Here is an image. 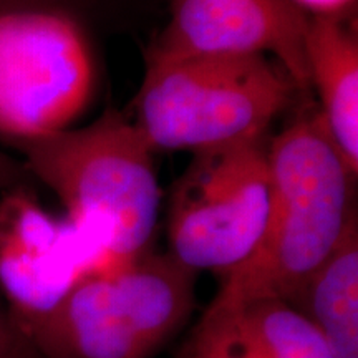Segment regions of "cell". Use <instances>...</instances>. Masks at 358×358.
<instances>
[{"label":"cell","instance_id":"cell-1","mask_svg":"<svg viewBox=\"0 0 358 358\" xmlns=\"http://www.w3.org/2000/svg\"><path fill=\"white\" fill-rule=\"evenodd\" d=\"M24 166L55 192L87 250L93 275L150 250L161 191L155 150L129 116L108 110L85 128L13 141Z\"/></svg>","mask_w":358,"mask_h":358},{"label":"cell","instance_id":"cell-2","mask_svg":"<svg viewBox=\"0 0 358 358\" xmlns=\"http://www.w3.org/2000/svg\"><path fill=\"white\" fill-rule=\"evenodd\" d=\"M271 204L266 229L249 259L221 280L203 317L249 302L287 301L357 213L355 179L340 158L319 113L297 120L268 141Z\"/></svg>","mask_w":358,"mask_h":358},{"label":"cell","instance_id":"cell-3","mask_svg":"<svg viewBox=\"0 0 358 358\" xmlns=\"http://www.w3.org/2000/svg\"><path fill=\"white\" fill-rule=\"evenodd\" d=\"M295 85L264 55H196L146 65L131 103L153 150H209L266 136Z\"/></svg>","mask_w":358,"mask_h":358},{"label":"cell","instance_id":"cell-4","mask_svg":"<svg viewBox=\"0 0 358 358\" xmlns=\"http://www.w3.org/2000/svg\"><path fill=\"white\" fill-rule=\"evenodd\" d=\"M196 275L171 252L150 249L85 277L27 335L42 358H151L189 319Z\"/></svg>","mask_w":358,"mask_h":358},{"label":"cell","instance_id":"cell-5","mask_svg":"<svg viewBox=\"0 0 358 358\" xmlns=\"http://www.w3.org/2000/svg\"><path fill=\"white\" fill-rule=\"evenodd\" d=\"M266 136L192 153L168 208L169 250L191 271L231 274L266 229L271 204Z\"/></svg>","mask_w":358,"mask_h":358},{"label":"cell","instance_id":"cell-6","mask_svg":"<svg viewBox=\"0 0 358 358\" xmlns=\"http://www.w3.org/2000/svg\"><path fill=\"white\" fill-rule=\"evenodd\" d=\"M88 38L62 12H0V134L35 140L69 129L95 92Z\"/></svg>","mask_w":358,"mask_h":358},{"label":"cell","instance_id":"cell-7","mask_svg":"<svg viewBox=\"0 0 358 358\" xmlns=\"http://www.w3.org/2000/svg\"><path fill=\"white\" fill-rule=\"evenodd\" d=\"M310 17L294 0H174L146 65L196 55L272 53L295 88H310L306 37Z\"/></svg>","mask_w":358,"mask_h":358},{"label":"cell","instance_id":"cell-8","mask_svg":"<svg viewBox=\"0 0 358 358\" xmlns=\"http://www.w3.org/2000/svg\"><path fill=\"white\" fill-rule=\"evenodd\" d=\"M88 275H93L92 262L65 217L45 211L22 186L3 192L0 295L25 334Z\"/></svg>","mask_w":358,"mask_h":358},{"label":"cell","instance_id":"cell-9","mask_svg":"<svg viewBox=\"0 0 358 358\" xmlns=\"http://www.w3.org/2000/svg\"><path fill=\"white\" fill-rule=\"evenodd\" d=\"M319 116L353 179L358 174V38L340 17H310L306 37Z\"/></svg>","mask_w":358,"mask_h":358},{"label":"cell","instance_id":"cell-10","mask_svg":"<svg viewBox=\"0 0 358 358\" xmlns=\"http://www.w3.org/2000/svg\"><path fill=\"white\" fill-rule=\"evenodd\" d=\"M320 330L337 358H358V217L285 301Z\"/></svg>","mask_w":358,"mask_h":358},{"label":"cell","instance_id":"cell-11","mask_svg":"<svg viewBox=\"0 0 358 358\" xmlns=\"http://www.w3.org/2000/svg\"><path fill=\"white\" fill-rule=\"evenodd\" d=\"M0 358H42L0 295Z\"/></svg>","mask_w":358,"mask_h":358},{"label":"cell","instance_id":"cell-12","mask_svg":"<svg viewBox=\"0 0 358 358\" xmlns=\"http://www.w3.org/2000/svg\"><path fill=\"white\" fill-rule=\"evenodd\" d=\"M185 358H241L229 343L217 334L196 329Z\"/></svg>","mask_w":358,"mask_h":358},{"label":"cell","instance_id":"cell-13","mask_svg":"<svg viewBox=\"0 0 358 358\" xmlns=\"http://www.w3.org/2000/svg\"><path fill=\"white\" fill-rule=\"evenodd\" d=\"M302 10L312 12L313 17H340L352 7L355 0H294Z\"/></svg>","mask_w":358,"mask_h":358},{"label":"cell","instance_id":"cell-14","mask_svg":"<svg viewBox=\"0 0 358 358\" xmlns=\"http://www.w3.org/2000/svg\"><path fill=\"white\" fill-rule=\"evenodd\" d=\"M27 178V169L24 164L7 156L0 151V189L8 191L12 187L20 186V182Z\"/></svg>","mask_w":358,"mask_h":358},{"label":"cell","instance_id":"cell-15","mask_svg":"<svg viewBox=\"0 0 358 358\" xmlns=\"http://www.w3.org/2000/svg\"><path fill=\"white\" fill-rule=\"evenodd\" d=\"M47 2V0H0V12L19 10V8H32L35 3Z\"/></svg>","mask_w":358,"mask_h":358}]
</instances>
